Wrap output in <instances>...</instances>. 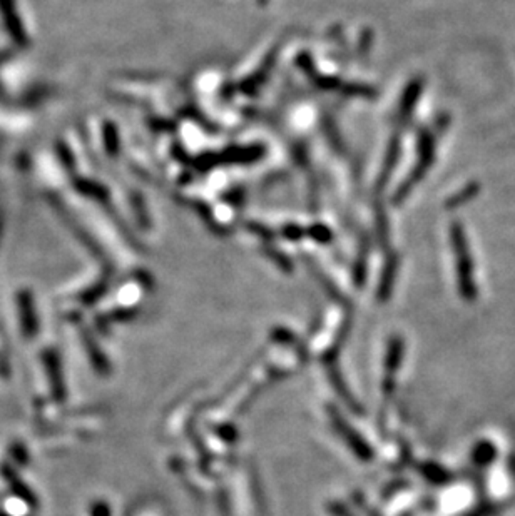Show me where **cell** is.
I'll return each instance as SVG.
<instances>
[{
    "mask_svg": "<svg viewBox=\"0 0 515 516\" xmlns=\"http://www.w3.org/2000/svg\"><path fill=\"white\" fill-rule=\"evenodd\" d=\"M81 336L84 341V349H86L89 361H91V366L94 367L96 374L103 376V378H107L112 371L111 361H109L107 356H105L104 351L100 349V346L97 344L96 337L92 336L87 329H84V328L81 329Z\"/></svg>",
    "mask_w": 515,
    "mask_h": 516,
    "instance_id": "cell-6",
    "label": "cell"
},
{
    "mask_svg": "<svg viewBox=\"0 0 515 516\" xmlns=\"http://www.w3.org/2000/svg\"><path fill=\"white\" fill-rule=\"evenodd\" d=\"M421 80L415 79L413 82L408 86L407 89V94L403 96V100H402V105H400V119L402 121H408V116H410L413 107H415V103L417 99H419L420 92H421Z\"/></svg>",
    "mask_w": 515,
    "mask_h": 516,
    "instance_id": "cell-10",
    "label": "cell"
},
{
    "mask_svg": "<svg viewBox=\"0 0 515 516\" xmlns=\"http://www.w3.org/2000/svg\"><path fill=\"white\" fill-rule=\"evenodd\" d=\"M495 455H497V451H495V448H493L492 443L482 441V443H479V445L475 446L472 458H474L475 464H479V466H487V464L491 463L493 458H495Z\"/></svg>",
    "mask_w": 515,
    "mask_h": 516,
    "instance_id": "cell-13",
    "label": "cell"
},
{
    "mask_svg": "<svg viewBox=\"0 0 515 516\" xmlns=\"http://www.w3.org/2000/svg\"><path fill=\"white\" fill-rule=\"evenodd\" d=\"M480 191V185L477 183H470L467 185V188H463L462 191H458L455 196H451L449 199V202H447V207H450V209H455V207L458 206H463L467 204L468 201H472L477 194H479Z\"/></svg>",
    "mask_w": 515,
    "mask_h": 516,
    "instance_id": "cell-11",
    "label": "cell"
},
{
    "mask_svg": "<svg viewBox=\"0 0 515 516\" xmlns=\"http://www.w3.org/2000/svg\"><path fill=\"white\" fill-rule=\"evenodd\" d=\"M8 455H10L12 461H14L15 466L19 468H25L29 463H31V456H29L27 448H25L24 443L20 441H14L10 446H8Z\"/></svg>",
    "mask_w": 515,
    "mask_h": 516,
    "instance_id": "cell-14",
    "label": "cell"
},
{
    "mask_svg": "<svg viewBox=\"0 0 515 516\" xmlns=\"http://www.w3.org/2000/svg\"><path fill=\"white\" fill-rule=\"evenodd\" d=\"M396 269H398V262H396V257H390L385 266V271L382 274V281H380L378 286V299L382 301H387L388 296L391 293V287H394L395 282V276H396Z\"/></svg>",
    "mask_w": 515,
    "mask_h": 516,
    "instance_id": "cell-9",
    "label": "cell"
},
{
    "mask_svg": "<svg viewBox=\"0 0 515 516\" xmlns=\"http://www.w3.org/2000/svg\"><path fill=\"white\" fill-rule=\"evenodd\" d=\"M330 513L333 516H353L352 513H350L348 510L345 508L343 505H340V503H331V505H330Z\"/></svg>",
    "mask_w": 515,
    "mask_h": 516,
    "instance_id": "cell-16",
    "label": "cell"
},
{
    "mask_svg": "<svg viewBox=\"0 0 515 516\" xmlns=\"http://www.w3.org/2000/svg\"><path fill=\"white\" fill-rule=\"evenodd\" d=\"M0 476H2L3 483L8 486V492L12 493V496H15L17 500L22 501L25 506H29V508L32 510L39 508V498L33 493L31 486L20 478L19 471H17L14 464L8 463V461H2V463H0Z\"/></svg>",
    "mask_w": 515,
    "mask_h": 516,
    "instance_id": "cell-5",
    "label": "cell"
},
{
    "mask_svg": "<svg viewBox=\"0 0 515 516\" xmlns=\"http://www.w3.org/2000/svg\"><path fill=\"white\" fill-rule=\"evenodd\" d=\"M435 158V139L433 134L428 132V130H424L420 135V159L419 164L413 167L410 177H408L405 183L400 185L398 191L395 194V204H400L405 197L408 196L412 191V188L415 185L421 177L425 176V172L428 171V167L432 166Z\"/></svg>",
    "mask_w": 515,
    "mask_h": 516,
    "instance_id": "cell-2",
    "label": "cell"
},
{
    "mask_svg": "<svg viewBox=\"0 0 515 516\" xmlns=\"http://www.w3.org/2000/svg\"><path fill=\"white\" fill-rule=\"evenodd\" d=\"M402 353H403V342L400 337H394L390 342V346H388V353H387V379H385V393L387 395H390L391 389H394V381H391V378H394L396 370H398L400 366V359H402Z\"/></svg>",
    "mask_w": 515,
    "mask_h": 516,
    "instance_id": "cell-8",
    "label": "cell"
},
{
    "mask_svg": "<svg viewBox=\"0 0 515 516\" xmlns=\"http://www.w3.org/2000/svg\"><path fill=\"white\" fill-rule=\"evenodd\" d=\"M420 471H421V475L427 478L430 483L443 485V483H447V481H450V473L447 471V469H443L442 466H438V464H430V463L421 464Z\"/></svg>",
    "mask_w": 515,
    "mask_h": 516,
    "instance_id": "cell-12",
    "label": "cell"
},
{
    "mask_svg": "<svg viewBox=\"0 0 515 516\" xmlns=\"http://www.w3.org/2000/svg\"><path fill=\"white\" fill-rule=\"evenodd\" d=\"M451 246L455 252V264H457V278H458V289L460 294L467 301H474L477 298V286L474 279V262H472L470 251H468V243L465 231L462 224L454 222L450 227Z\"/></svg>",
    "mask_w": 515,
    "mask_h": 516,
    "instance_id": "cell-1",
    "label": "cell"
},
{
    "mask_svg": "<svg viewBox=\"0 0 515 516\" xmlns=\"http://www.w3.org/2000/svg\"><path fill=\"white\" fill-rule=\"evenodd\" d=\"M330 418L333 428H335L336 433H338L341 439L346 443V446H348L358 458L363 461H370L373 458V450H371L368 443L361 438V434L358 433L353 426L348 425V421H346L336 409L330 408Z\"/></svg>",
    "mask_w": 515,
    "mask_h": 516,
    "instance_id": "cell-4",
    "label": "cell"
},
{
    "mask_svg": "<svg viewBox=\"0 0 515 516\" xmlns=\"http://www.w3.org/2000/svg\"><path fill=\"white\" fill-rule=\"evenodd\" d=\"M89 513H91V516H112V510L111 505L105 500H96L92 501Z\"/></svg>",
    "mask_w": 515,
    "mask_h": 516,
    "instance_id": "cell-15",
    "label": "cell"
},
{
    "mask_svg": "<svg viewBox=\"0 0 515 516\" xmlns=\"http://www.w3.org/2000/svg\"><path fill=\"white\" fill-rule=\"evenodd\" d=\"M42 365H44L45 374L49 379L50 396L57 404H64L67 400V388L64 379V371H62V361L61 354L54 348H47L42 351L40 354Z\"/></svg>",
    "mask_w": 515,
    "mask_h": 516,
    "instance_id": "cell-3",
    "label": "cell"
},
{
    "mask_svg": "<svg viewBox=\"0 0 515 516\" xmlns=\"http://www.w3.org/2000/svg\"><path fill=\"white\" fill-rule=\"evenodd\" d=\"M311 234H315L316 239H320V241L330 239V231H328L327 227H323V226H316L315 229L311 231Z\"/></svg>",
    "mask_w": 515,
    "mask_h": 516,
    "instance_id": "cell-17",
    "label": "cell"
},
{
    "mask_svg": "<svg viewBox=\"0 0 515 516\" xmlns=\"http://www.w3.org/2000/svg\"><path fill=\"white\" fill-rule=\"evenodd\" d=\"M283 232H285V236H288L290 239H298V238H301L303 234H305V231L299 229V227H294V226L286 227V229Z\"/></svg>",
    "mask_w": 515,
    "mask_h": 516,
    "instance_id": "cell-18",
    "label": "cell"
},
{
    "mask_svg": "<svg viewBox=\"0 0 515 516\" xmlns=\"http://www.w3.org/2000/svg\"><path fill=\"white\" fill-rule=\"evenodd\" d=\"M20 326L25 340H33L39 333V321H37L33 303L29 294L20 296Z\"/></svg>",
    "mask_w": 515,
    "mask_h": 516,
    "instance_id": "cell-7",
    "label": "cell"
},
{
    "mask_svg": "<svg viewBox=\"0 0 515 516\" xmlns=\"http://www.w3.org/2000/svg\"><path fill=\"white\" fill-rule=\"evenodd\" d=\"M333 384H335V388H336V389H340V386H343V381H341L340 378H333ZM341 395L345 396V401H346V403H348L350 406H354V403H352V400H350V395H348V393L345 391V389H341Z\"/></svg>",
    "mask_w": 515,
    "mask_h": 516,
    "instance_id": "cell-19",
    "label": "cell"
},
{
    "mask_svg": "<svg viewBox=\"0 0 515 516\" xmlns=\"http://www.w3.org/2000/svg\"><path fill=\"white\" fill-rule=\"evenodd\" d=\"M0 516H19V515H12V513H8V511H6V510H0Z\"/></svg>",
    "mask_w": 515,
    "mask_h": 516,
    "instance_id": "cell-20",
    "label": "cell"
}]
</instances>
